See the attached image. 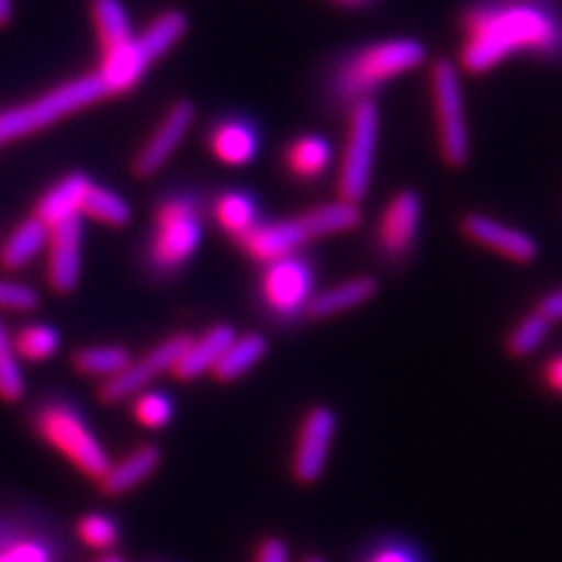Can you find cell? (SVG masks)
Returning <instances> with one entry per match:
<instances>
[{"instance_id":"obj_1","label":"cell","mask_w":562,"mask_h":562,"mask_svg":"<svg viewBox=\"0 0 562 562\" xmlns=\"http://www.w3.org/2000/svg\"><path fill=\"white\" fill-rule=\"evenodd\" d=\"M460 66L471 76L487 74L518 52L555 55L562 47V26L532 5L476 8L464 16Z\"/></svg>"},{"instance_id":"obj_2","label":"cell","mask_w":562,"mask_h":562,"mask_svg":"<svg viewBox=\"0 0 562 562\" xmlns=\"http://www.w3.org/2000/svg\"><path fill=\"white\" fill-rule=\"evenodd\" d=\"M361 218L359 204L336 200L312 206L291 218L260 223L237 244L254 262L268 266L272 260L297 256V251L305 249L310 241L357 231Z\"/></svg>"},{"instance_id":"obj_3","label":"cell","mask_w":562,"mask_h":562,"mask_svg":"<svg viewBox=\"0 0 562 562\" xmlns=\"http://www.w3.org/2000/svg\"><path fill=\"white\" fill-rule=\"evenodd\" d=\"M427 61V49L415 38H390L366 45L345 57L328 78V97L338 105L371 101L382 85Z\"/></svg>"},{"instance_id":"obj_4","label":"cell","mask_w":562,"mask_h":562,"mask_svg":"<svg viewBox=\"0 0 562 562\" xmlns=\"http://www.w3.org/2000/svg\"><path fill=\"white\" fill-rule=\"evenodd\" d=\"M186 31V12L167 10L157 14L144 31H136L127 45L101 55L97 76L101 78L109 97L132 92L146 78L148 70L181 43Z\"/></svg>"},{"instance_id":"obj_5","label":"cell","mask_w":562,"mask_h":562,"mask_svg":"<svg viewBox=\"0 0 562 562\" xmlns=\"http://www.w3.org/2000/svg\"><path fill=\"white\" fill-rule=\"evenodd\" d=\"M111 99L97 70L85 74L80 78H70L41 97H33L24 103L10 105L0 111V148L49 130L57 122L66 120L78 111L90 109V105Z\"/></svg>"},{"instance_id":"obj_6","label":"cell","mask_w":562,"mask_h":562,"mask_svg":"<svg viewBox=\"0 0 562 562\" xmlns=\"http://www.w3.org/2000/svg\"><path fill=\"white\" fill-rule=\"evenodd\" d=\"M33 431L41 441L59 452L64 460L76 467L82 476L101 481L111 467V457L105 452L99 436L87 425L82 413L66 401H47L33 413Z\"/></svg>"},{"instance_id":"obj_7","label":"cell","mask_w":562,"mask_h":562,"mask_svg":"<svg viewBox=\"0 0 562 562\" xmlns=\"http://www.w3.org/2000/svg\"><path fill=\"white\" fill-rule=\"evenodd\" d=\"M204 216L198 198L179 192L155 209V227L148 244V266L155 274L169 277L183 270L198 254L204 237Z\"/></svg>"},{"instance_id":"obj_8","label":"cell","mask_w":562,"mask_h":562,"mask_svg":"<svg viewBox=\"0 0 562 562\" xmlns=\"http://www.w3.org/2000/svg\"><path fill=\"white\" fill-rule=\"evenodd\" d=\"M380 140V111L375 101H359L349 109L347 136L340 160L338 192L340 200L361 204L373 181L375 155Z\"/></svg>"},{"instance_id":"obj_9","label":"cell","mask_w":562,"mask_h":562,"mask_svg":"<svg viewBox=\"0 0 562 562\" xmlns=\"http://www.w3.org/2000/svg\"><path fill=\"white\" fill-rule=\"evenodd\" d=\"M431 94L438 130V150L443 162L460 169L469 162L471 140L464 115V97L460 70L448 59H438L431 68Z\"/></svg>"},{"instance_id":"obj_10","label":"cell","mask_w":562,"mask_h":562,"mask_svg":"<svg viewBox=\"0 0 562 562\" xmlns=\"http://www.w3.org/2000/svg\"><path fill=\"white\" fill-rule=\"evenodd\" d=\"M314 295V272L312 266L301 256L279 258L262 266L260 274V297L279 319H293L305 314Z\"/></svg>"},{"instance_id":"obj_11","label":"cell","mask_w":562,"mask_h":562,"mask_svg":"<svg viewBox=\"0 0 562 562\" xmlns=\"http://www.w3.org/2000/svg\"><path fill=\"white\" fill-rule=\"evenodd\" d=\"M188 338V333H173V336L160 340L153 349H148L146 355H140V359H132L120 375L101 382L99 398L113 406V403L132 401L136 394L150 390V384L157 378H162L165 373L171 375V368L183 351Z\"/></svg>"},{"instance_id":"obj_12","label":"cell","mask_w":562,"mask_h":562,"mask_svg":"<svg viewBox=\"0 0 562 562\" xmlns=\"http://www.w3.org/2000/svg\"><path fill=\"white\" fill-rule=\"evenodd\" d=\"M338 417L326 406H314L305 413L301 427H297L291 471L301 485H314L324 476L330 460L333 441H336Z\"/></svg>"},{"instance_id":"obj_13","label":"cell","mask_w":562,"mask_h":562,"mask_svg":"<svg viewBox=\"0 0 562 562\" xmlns=\"http://www.w3.org/2000/svg\"><path fill=\"white\" fill-rule=\"evenodd\" d=\"M195 103L188 99L173 101L162 120L157 122L153 134L144 140V146L138 148L132 160V171L138 179H150V176L160 173L165 165L171 160L183 146L192 125H195Z\"/></svg>"},{"instance_id":"obj_14","label":"cell","mask_w":562,"mask_h":562,"mask_svg":"<svg viewBox=\"0 0 562 562\" xmlns=\"http://www.w3.org/2000/svg\"><path fill=\"white\" fill-rule=\"evenodd\" d=\"M460 231L473 244L516 262V266H530L539 256V244L530 233L518 231V227L487 214L473 211V214L462 216Z\"/></svg>"},{"instance_id":"obj_15","label":"cell","mask_w":562,"mask_h":562,"mask_svg":"<svg viewBox=\"0 0 562 562\" xmlns=\"http://www.w3.org/2000/svg\"><path fill=\"white\" fill-rule=\"evenodd\" d=\"M82 218L52 227L45 246V279L49 291L74 293L82 277Z\"/></svg>"},{"instance_id":"obj_16","label":"cell","mask_w":562,"mask_h":562,"mask_svg":"<svg viewBox=\"0 0 562 562\" xmlns=\"http://www.w3.org/2000/svg\"><path fill=\"white\" fill-rule=\"evenodd\" d=\"M422 200L415 190H401L386 202L378 223V249L392 260L406 258L419 235Z\"/></svg>"},{"instance_id":"obj_17","label":"cell","mask_w":562,"mask_h":562,"mask_svg":"<svg viewBox=\"0 0 562 562\" xmlns=\"http://www.w3.org/2000/svg\"><path fill=\"white\" fill-rule=\"evenodd\" d=\"M209 150L225 167H249L260 150V132L249 117H221L209 132Z\"/></svg>"},{"instance_id":"obj_18","label":"cell","mask_w":562,"mask_h":562,"mask_svg":"<svg viewBox=\"0 0 562 562\" xmlns=\"http://www.w3.org/2000/svg\"><path fill=\"white\" fill-rule=\"evenodd\" d=\"M92 179L82 171H70L57 183H52L43 195L35 202L33 216L38 218L47 231L57 227L61 223L82 218V206L87 192L92 188Z\"/></svg>"},{"instance_id":"obj_19","label":"cell","mask_w":562,"mask_h":562,"mask_svg":"<svg viewBox=\"0 0 562 562\" xmlns=\"http://www.w3.org/2000/svg\"><path fill=\"white\" fill-rule=\"evenodd\" d=\"M235 336V328L227 324H214L202 336H190L171 368V375L179 382H195L204 375H211L225 347L233 342Z\"/></svg>"},{"instance_id":"obj_20","label":"cell","mask_w":562,"mask_h":562,"mask_svg":"<svg viewBox=\"0 0 562 562\" xmlns=\"http://www.w3.org/2000/svg\"><path fill=\"white\" fill-rule=\"evenodd\" d=\"M162 464V452L153 443H144L111 462L109 471L103 473L99 487L105 497H125L138 485H144Z\"/></svg>"},{"instance_id":"obj_21","label":"cell","mask_w":562,"mask_h":562,"mask_svg":"<svg viewBox=\"0 0 562 562\" xmlns=\"http://www.w3.org/2000/svg\"><path fill=\"white\" fill-rule=\"evenodd\" d=\"M375 293H378V281L373 277L368 274L349 277L336 286L316 291L305 310V316H310V319H330V316L351 312L366 305L368 301H373Z\"/></svg>"},{"instance_id":"obj_22","label":"cell","mask_w":562,"mask_h":562,"mask_svg":"<svg viewBox=\"0 0 562 562\" xmlns=\"http://www.w3.org/2000/svg\"><path fill=\"white\" fill-rule=\"evenodd\" d=\"M47 237L49 231L35 216L14 225L12 233L0 244V268L8 272L29 268L35 258L45 254Z\"/></svg>"},{"instance_id":"obj_23","label":"cell","mask_w":562,"mask_h":562,"mask_svg":"<svg viewBox=\"0 0 562 562\" xmlns=\"http://www.w3.org/2000/svg\"><path fill=\"white\" fill-rule=\"evenodd\" d=\"M211 214H214V221L221 231L237 241L244 239L254 231V227L262 223L258 202L244 190L221 192V195L214 200V204H211Z\"/></svg>"},{"instance_id":"obj_24","label":"cell","mask_w":562,"mask_h":562,"mask_svg":"<svg viewBox=\"0 0 562 562\" xmlns=\"http://www.w3.org/2000/svg\"><path fill=\"white\" fill-rule=\"evenodd\" d=\"M266 355H268V338H262L260 333H244V336H235L233 342L225 347L211 375L225 384L237 382L246 373H251L254 368L266 359Z\"/></svg>"},{"instance_id":"obj_25","label":"cell","mask_w":562,"mask_h":562,"mask_svg":"<svg viewBox=\"0 0 562 562\" xmlns=\"http://www.w3.org/2000/svg\"><path fill=\"white\" fill-rule=\"evenodd\" d=\"M333 162V146L319 134L295 136L286 146L284 165L291 176L301 181H314L328 171Z\"/></svg>"},{"instance_id":"obj_26","label":"cell","mask_w":562,"mask_h":562,"mask_svg":"<svg viewBox=\"0 0 562 562\" xmlns=\"http://www.w3.org/2000/svg\"><path fill=\"white\" fill-rule=\"evenodd\" d=\"M92 22L101 55L127 45L136 33L122 0H92Z\"/></svg>"},{"instance_id":"obj_27","label":"cell","mask_w":562,"mask_h":562,"mask_svg":"<svg viewBox=\"0 0 562 562\" xmlns=\"http://www.w3.org/2000/svg\"><path fill=\"white\" fill-rule=\"evenodd\" d=\"M132 355L122 345H87L74 355V368L82 378L111 380L120 375L130 366Z\"/></svg>"},{"instance_id":"obj_28","label":"cell","mask_w":562,"mask_h":562,"mask_svg":"<svg viewBox=\"0 0 562 562\" xmlns=\"http://www.w3.org/2000/svg\"><path fill=\"white\" fill-rule=\"evenodd\" d=\"M12 342L16 349V357L26 363L49 361L61 347L59 330L41 322H31V324H24L20 330H14Z\"/></svg>"},{"instance_id":"obj_29","label":"cell","mask_w":562,"mask_h":562,"mask_svg":"<svg viewBox=\"0 0 562 562\" xmlns=\"http://www.w3.org/2000/svg\"><path fill=\"white\" fill-rule=\"evenodd\" d=\"M85 218L105 227H125L132 221V206L115 190L92 183L82 206V221Z\"/></svg>"},{"instance_id":"obj_30","label":"cell","mask_w":562,"mask_h":562,"mask_svg":"<svg viewBox=\"0 0 562 562\" xmlns=\"http://www.w3.org/2000/svg\"><path fill=\"white\" fill-rule=\"evenodd\" d=\"M26 394V380L22 371V361L16 357L12 342V333L0 319V401L16 403Z\"/></svg>"},{"instance_id":"obj_31","label":"cell","mask_w":562,"mask_h":562,"mask_svg":"<svg viewBox=\"0 0 562 562\" xmlns=\"http://www.w3.org/2000/svg\"><path fill=\"white\" fill-rule=\"evenodd\" d=\"M549 330H551V324L543 319L539 312H530L525 314L512 330H508L504 347L514 359H527L532 357L543 342H547Z\"/></svg>"},{"instance_id":"obj_32","label":"cell","mask_w":562,"mask_h":562,"mask_svg":"<svg viewBox=\"0 0 562 562\" xmlns=\"http://www.w3.org/2000/svg\"><path fill=\"white\" fill-rule=\"evenodd\" d=\"M0 562H55V551L29 532H0Z\"/></svg>"},{"instance_id":"obj_33","label":"cell","mask_w":562,"mask_h":562,"mask_svg":"<svg viewBox=\"0 0 562 562\" xmlns=\"http://www.w3.org/2000/svg\"><path fill=\"white\" fill-rule=\"evenodd\" d=\"M132 415L148 431H162L173 419V401L160 390H146L132 398Z\"/></svg>"},{"instance_id":"obj_34","label":"cell","mask_w":562,"mask_h":562,"mask_svg":"<svg viewBox=\"0 0 562 562\" xmlns=\"http://www.w3.org/2000/svg\"><path fill=\"white\" fill-rule=\"evenodd\" d=\"M76 535L87 549L97 553H111L120 541V527L113 518L103 514H85L76 522Z\"/></svg>"},{"instance_id":"obj_35","label":"cell","mask_w":562,"mask_h":562,"mask_svg":"<svg viewBox=\"0 0 562 562\" xmlns=\"http://www.w3.org/2000/svg\"><path fill=\"white\" fill-rule=\"evenodd\" d=\"M41 307V293L24 281L0 277V312L29 314Z\"/></svg>"},{"instance_id":"obj_36","label":"cell","mask_w":562,"mask_h":562,"mask_svg":"<svg viewBox=\"0 0 562 562\" xmlns=\"http://www.w3.org/2000/svg\"><path fill=\"white\" fill-rule=\"evenodd\" d=\"M254 562H293V560H291V551H289L284 539L268 537L256 547Z\"/></svg>"},{"instance_id":"obj_37","label":"cell","mask_w":562,"mask_h":562,"mask_svg":"<svg viewBox=\"0 0 562 562\" xmlns=\"http://www.w3.org/2000/svg\"><path fill=\"white\" fill-rule=\"evenodd\" d=\"M535 312H539L551 326L562 324V286L549 291L547 295H541Z\"/></svg>"},{"instance_id":"obj_38","label":"cell","mask_w":562,"mask_h":562,"mask_svg":"<svg viewBox=\"0 0 562 562\" xmlns=\"http://www.w3.org/2000/svg\"><path fill=\"white\" fill-rule=\"evenodd\" d=\"M366 562H417L415 553L406 547H398V543H386V547L375 549Z\"/></svg>"},{"instance_id":"obj_39","label":"cell","mask_w":562,"mask_h":562,"mask_svg":"<svg viewBox=\"0 0 562 562\" xmlns=\"http://www.w3.org/2000/svg\"><path fill=\"white\" fill-rule=\"evenodd\" d=\"M543 384L558 396H562V355H555L547 366H543Z\"/></svg>"},{"instance_id":"obj_40","label":"cell","mask_w":562,"mask_h":562,"mask_svg":"<svg viewBox=\"0 0 562 562\" xmlns=\"http://www.w3.org/2000/svg\"><path fill=\"white\" fill-rule=\"evenodd\" d=\"M14 14V0H0V29L12 22Z\"/></svg>"},{"instance_id":"obj_41","label":"cell","mask_w":562,"mask_h":562,"mask_svg":"<svg viewBox=\"0 0 562 562\" xmlns=\"http://www.w3.org/2000/svg\"><path fill=\"white\" fill-rule=\"evenodd\" d=\"M92 562H127L125 558H122L120 553H115V551H111V553H99Z\"/></svg>"},{"instance_id":"obj_42","label":"cell","mask_w":562,"mask_h":562,"mask_svg":"<svg viewBox=\"0 0 562 562\" xmlns=\"http://www.w3.org/2000/svg\"><path fill=\"white\" fill-rule=\"evenodd\" d=\"M336 3H340V5H347V8H359V5H366L368 0H336Z\"/></svg>"},{"instance_id":"obj_43","label":"cell","mask_w":562,"mask_h":562,"mask_svg":"<svg viewBox=\"0 0 562 562\" xmlns=\"http://www.w3.org/2000/svg\"><path fill=\"white\" fill-rule=\"evenodd\" d=\"M303 562H326L322 555H307V558H303Z\"/></svg>"}]
</instances>
